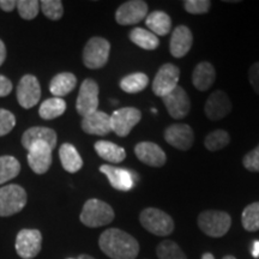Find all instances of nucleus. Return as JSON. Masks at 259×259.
I'll list each match as a JSON object with an SVG mask.
<instances>
[{
    "instance_id": "e433bc0d",
    "label": "nucleus",
    "mask_w": 259,
    "mask_h": 259,
    "mask_svg": "<svg viewBox=\"0 0 259 259\" xmlns=\"http://www.w3.org/2000/svg\"><path fill=\"white\" fill-rule=\"evenodd\" d=\"M16 125V118L10 111L0 108V137L10 134Z\"/></svg>"
},
{
    "instance_id": "ea45409f",
    "label": "nucleus",
    "mask_w": 259,
    "mask_h": 259,
    "mask_svg": "<svg viewBox=\"0 0 259 259\" xmlns=\"http://www.w3.org/2000/svg\"><path fill=\"white\" fill-rule=\"evenodd\" d=\"M12 92V83L5 76L0 74V97L8 96Z\"/></svg>"
},
{
    "instance_id": "c03bdc74",
    "label": "nucleus",
    "mask_w": 259,
    "mask_h": 259,
    "mask_svg": "<svg viewBox=\"0 0 259 259\" xmlns=\"http://www.w3.org/2000/svg\"><path fill=\"white\" fill-rule=\"evenodd\" d=\"M202 259H215V257H213V255L211 254V253H204L203 255H202Z\"/></svg>"
},
{
    "instance_id": "6e6552de",
    "label": "nucleus",
    "mask_w": 259,
    "mask_h": 259,
    "mask_svg": "<svg viewBox=\"0 0 259 259\" xmlns=\"http://www.w3.org/2000/svg\"><path fill=\"white\" fill-rule=\"evenodd\" d=\"M142 113L134 107L116 109L111 115L112 131L119 137H126L132 131V128L141 121Z\"/></svg>"
},
{
    "instance_id": "393cba45",
    "label": "nucleus",
    "mask_w": 259,
    "mask_h": 259,
    "mask_svg": "<svg viewBox=\"0 0 259 259\" xmlns=\"http://www.w3.org/2000/svg\"><path fill=\"white\" fill-rule=\"evenodd\" d=\"M94 147H95V151L100 157L111 162V163H120L126 157L125 149L112 143V142L99 141L96 142Z\"/></svg>"
},
{
    "instance_id": "2eb2a0df",
    "label": "nucleus",
    "mask_w": 259,
    "mask_h": 259,
    "mask_svg": "<svg viewBox=\"0 0 259 259\" xmlns=\"http://www.w3.org/2000/svg\"><path fill=\"white\" fill-rule=\"evenodd\" d=\"M232 111V102L228 95L222 90H216L206 100L204 112L210 120L218 121L225 118Z\"/></svg>"
},
{
    "instance_id": "c756f323",
    "label": "nucleus",
    "mask_w": 259,
    "mask_h": 259,
    "mask_svg": "<svg viewBox=\"0 0 259 259\" xmlns=\"http://www.w3.org/2000/svg\"><path fill=\"white\" fill-rule=\"evenodd\" d=\"M21 171V164L14 156L0 157V185L15 179Z\"/></svg>"
},
{
    "instance_id": "37998d69",
    "label": "nucleus",
    "mask_w": 259,
    "mask_h": 259,
    "mask_svg": "<svg viewBox=\"0 0 259 259\" xmlns=\"http://www.w3.org/2000/svg\"><path fill=\"white\" fill-rule=\"evenodd\" d=\"M252 254L254 258L259 257V241L253 242V247H252Z\"/></svg>"
},
{
    "instance_id": "473e14b6",
    "label": "nucleus",
    "mask_w": 259,
    "mask_h": 259,
    "mask_svg": "<svg viewBox=\"0 0 259 259\" xmlns=\"http://www.w3.org/2000/svg\"><path fill=\"white\" fill-rule=\"evenodd\" d=\"M156 253L158 259H187L179 245L170 240L160 242L156 248Z\"/></svg>"
},
{
    "instance_id": "a211bd4d",
    "label": "nucleus",
    "mask_w": 259,
    "mask_h": 259,
    "mask_svg": "<svg viewBox=\"0 0 259 259\" xmlns=\"http://www.w3.org/2000/svg\"><path fill=\"white\" fill-rule=\"evenodd\" d=\"M135 154L144 164L150 167H162L166 164V153L153 142H141L135 147Z\"/></svg>"
},
{
    "instance_id": "ddd939ff",
    "label": "nucleus",
    "mask_w": 259,
    "mask_h": 259,
    "mask_svg": "<svg viewBox=\"0 0 259 259\" xmlns=\"http://www.w3.org/2000/svg\"><path fill=\"white\" fill-rule=\"evenodd\" d=\"M164 107L173 119H183L190 113L191 101L184 88L178 85L169 94L162 97Z\"/></svg>"
},
{
    "instance_id": "f03ea898",
    "label": "nucleus",
    "mask_w": 259,
    "mask_h": 259,
    "mask_svg": "<svg viewBox=\"0 0 259 259\" xmlns=\"http://www.w3.org/2000/svg\"><path fill=\"white\" fill-rule=\"evenodd\" d=\"M80 222L90 228L109 225L114 220V210L109 204L93 198L87 200L80 212Z\"/></svg>"
},
{
    "instance_id": "4be33fe9",
    "label": "nucleus",
    "mask_w": 259,
    "mask_h": 259,
    "mask_svg": "<svg viewBox=\"0 0 259 259\" xmlns=\"http://www.w3.org/2000/svg\"><path fill=\"white\" fill-rule=\"evenodd\" d=\"M215 79V69L208 61H202L194 67L192 72V83L194 88L199 90V92H206V90L211 88Z\"/></svg>"
},
{
    "instance_id": "58836bf2",
    "label": "nucleus",
    "mask_w": 259,
    "mask_h": 259,
    "mask_svg": "<svg viewBox=\"0 0 259 259\" xmlns=\"http://www.w3.org/2000/svg\"><path fill=\"white\" fill-rule=\"evenodd\" d=\"M248 79L252 88L259 95V61L252 65L248 70Z\"/></svg>"
},
{
    "instance_id": "9d476101",
    "label": "nucleus",
    "mask_w": 259,
    "mask_h": 259,
    "mask_svg": "<svg viewBox=\"0 0 259 259\" xmlns=\"http://www.w3.org/2000/svg\"><path fill=\"white\" fill-rule=\"evenodd\" d=\"M42 245L41 232L37 229H22L16 238V251L23 259H32L40 253Z\"/></svg>"
},
{
    "instance_id": "f704fd0d",
    "label": "nucleus",
    "mask_w": 259,
    "mask_h": 259,
    "mask_svg": "<svg viewBox=\"0 0 259 259\" xmlns=\"http://www.w3.org/2000/svg\"><path fill=\"white\" fill-rule=\"evenodd\" d=\"M40 3L37 0H19L17 2L18 14L24 19H34L38 14Z\"/></svg>"
},
{
    "instance_id": "412c9836",
    "label": "nucleus",
    "mask_w": 259,
    "mask_h": 259,
    "mask_svg": "<svg viewBox=\"0 0 259 259\" xmlns=\"http://www.w3.org/2000/svg\"><path fill=\"white\" fill-rule=\"evenodd\" d=\"M57 134L54 130L37 126V127H31L24 132L22 136V144L28 150L32 144L37 143V142H45L52 149H54L57 147Z\"/></svg>"
},
{
    "instance_id": "c85d7f7f",
    "label": "nucleus",
    "mask_w": 259,
    "mask_h": 259,
    "mask_svg": "<svg viewBox=\"0 0 259 259\" xmlns=\"http://www.w3.org/2000/svg\"><path fill=\"white\" fill-rule=\"evenodd\" d=\"M149 84V77L145 73L135 72L127 74L120 80V88L125 93L136 94L141 93L147 88Z\"/></svg>"
},
{
    "instance_id": "9b49d317",
    "label": "nucleus",
    "mask_w": 259,
    "mask_h": 259,
    "mask_svg": "<svg viewBox=\"0 0 259 259\" xmlns=\"http://www.w3.org/2000/svg\"><path fill=\"white\" fill-rule=\"evenodd\" d=\"M148 4L142 0H130L119 6L115 12V21L120 25L138 24L148 16Z\"/></svg>"
},
{
    "instance_id": "7c9ffc66",
    "label": "nucleus",
    "mask_w": 259,
    "mask_h": 259,
    "mask_svg": "<svg viewBox=\"0 0 259 259\" xmlns=\"http://www.w3.org/2000/svg\"><path fill=\"white\" fill-rule=\"evenodd\" d=\"M241 223L247 232L259 231V202L246 206L241 215Z\"/></svg>"
},
{
    "instance_id": "2f4dec72",
    "label": "nucleus",
    "mask_w": 259,
    "mask_h": 259,
    "mask_svg": "<svg viewBox=\"0 0 259 259\" xmlns=\"http://www.w3.org/2000/svg\"><path fill=\"white\" fill-rule=\"evenodd\" d=\"M229 142H231V137L228 132L225 130H215L206 136L204 145L209 151H218L227 147Z\"/></svg>"
},
{
    "instance_id": "423d86ee",
    "label": "nucleus",
    "mask_w": 259,
    "mask_h": 259,
    "mask_svg": "<svg viewBox=\"0 0 259 259\" xmlns=\"http://www.w3.org/2000/svg\"><path fill=\"white\" fill-rule=\"evenodd\" d=\"M27 204V192L18 185L0 187V216L15 215L22 211Z\"/></svg>"
},
{
    "instance_id": "c9c22d12",
    "label": "nucleus",
    "mask_w": 259,
    "mask_h": 259,
    "mask_svg": "<svg viewBox=\"0 0 259 259\" xmlns=\"http://www.w3.org/2000/svg\"><path fill=\"white\" fill-rule=\"evenodd\" d=\"M211 2L209 0H186L184 8L191 15H203L209 12Z\"/></svg>"
},
{
    "instance_id": "aec40b11",
    "label": "nucleus",
    "mask_w": 259,
    "mask_h": 259,
    "mask_svg": "<svg viewBox=\"0 0 259 259\" xmlns=\"http://www.w3.org/2000/svg\"><path fill=\"white\" fill-rule=\"evenodd\" d=\"M82 128L85 134L94 136H107L112 132L111 116L105 112L96 111L93 114L84 116Z\"/></svg>"
},
{
    "instance_id": "79ce46f5",
    "label": "nucleus",
    "mask_w": 259,
    "mask_h": 259,
    "mask_svg": "<svg viewBox=\"0 0 259 259\" xmlns=\"http://www.w3.org/2000/svg\"><path fill=\"white\" fill-rule=\"evenodd\" d=\"M5 58H6V47L4 42L0 40V66H2L3 63L5 61Z\"/></svg>"
},
{
    "instance_id": "0eeeda50",
    "label": "nucleus",
    "mask_w": 259,
    "mask_h": 259,
    "mask_svg": "<svg viewBox=\"0 0 259 259\" xmlns=\"http://www.w3.org/2000/svg\"><path fill=\"white\" fill-rule=\"evenodd\" d=\"M99 84L92 78H87L79 88L76 109L79 115L88 116L99 108Z\"/></svg>"
},
{
    "instance_id": "a19ab883",
    "label": "nucleus",
    "mask_w": 259,
    "mask_h": 259,
    "mask_svg": "<svg viewBox=\"0 0 259 259\" xmlns=\"http://www.w3.org/2000/svg\"><path fill=\"white\" fill-rule=\"evenodd\" d=\"M16 6H17V2L15 0H0V9L6 12L12 11Z\"/></svg>"
},
{
    "instance_id": "4468645a",
    "label": "nucleus",
    "mask_w": 259,
    "mask_h": 259,
    "mask_svg": "<svg viewBox=\"0 0 259 259\" xmlns=\"http://www.w3.org/2000/svg\"><path fill=\"white\" fill-rule=\"evenodd\" d=\"M52 149L45 142H37L28 149V163L36 174H45L52 164Z\"/></svg>"
},
{
    "instance_id": "cd10ccee",
    "label": "nucleus",
    "mask_w": 259,
    "mask_h": 259,
    "mask_svg": "<svg viewBox=\"0 0 259 259\" xmlns=\"http://www.w3.org/2000/svg\"><path fill=\"white\" fill-rule=\"evenodd\" d=\"M66 111V102L59 97H52L41 103L38 114L45 120H52L63 115Z\"/></svg>"
},
{
    "instance_id": "20e7f679",
    "label": "nucleus",
    "mask_w": 259,
    "mask_h": 259,
    "mask_svg": "<svg viewBox=\"0 0 259 259\" xmlns=\"http://www.w3.org/2000/svg\"><path fill=\"white\" fill-rule=\"evenodd\" d=\"M139 221L151 234L157 236L169 235L174 231V221L168 213L156 208H147L141 212Z\"/></svg>"
},
{
    "instance_id": "f3484780",
    "label": "nucleus",
    "mask_w": 259,
    "mask_h": 259,
    "mask_svg": "<svg viewBox=\"0 0 259 259\" xmlns=\"http://www.w3.org/2000/svg\"><path fill=\"white\" fill-rule=\"evenodd\" d=\"M100 170L108 178V181L115 190L125 191V192L132 190L136 183V178H137L134 171L125 169V168L109 166V164H102Z\"/></svg>"
},
{
    "instance_id": "f257e3e1",
    "label": "nucleus",
    "mask_w": 259,
    "mask_h": 259,
    "mask_svg": "<svg viewBox=\"0 0 259 259\" xmlns=\"http://www.w3.org/2000/svg\"><path fill=\"white\" fill-rule=\"evenodd\" d=\"M99 246L112 259H136L139 244L132 235L118 228H109L99 239Z\"/></svg>"
},
{
    "instance_id": "dca6fc26",
    "label": "nucleus",
    "mask_w": 259,
    "mask_h": 259,
    "mask_svg": "<svg viewBox=\"0 0 259 259\" xmlns=\"http://www.w3.org/2000/svg\"><path fill=\"white\" fill-rule=\"evenodd\" d=\"M164 139L179 150H189L193 144V130L187 124H173L164 130Z\"/></svg>"
},
{
    "instance_id": "72a5a7b5",
    "label": "nucleus",
    "mask_w": 259,
    "mask_h": 259,
    "mask_svg": "<svg viewBox=\"0 0 259 259\" xmlns=\"http://www.w3.org/2000/svg\"><path fill=\"white\" fill-rule=\"evenodd\" d=\"M40 5L44 15L52 21H58L63 17L64 8L60 0H42Z\"/></svg>"
},
{
    "instance_id": "49530a36",
    "label": "nucleus",
    "mask_w": 259,
    "mask_h": 259,
    "mask_svg": "<svg viewBox=\"0 0 259 259\" xmlns=\"http://www.w3.org/2000/svg\"><path fill=\"white\" fill-rule=\"evenodd\" d=\"M223 259H236V258L233 257V255H226V257H223Z\"/></svg>"
},
{
    "instance_id": "39448f33",
    "label": "nucleus",
    "mask_w": 259,
    "mask_h": 259,
    "mask_svg": "<svg viewBox=\"0 0 259 259\" xmlns=\"http://www.w3.org/2000/svg\"><path fill=\"white\" fill-rule=\"evenodd\" d=\"M111 44L103 37H92L83 51V63L88 69H101L108 61Z\"/></svg>"
},
{
    "instance_id": "4c0bfd02",
    "label": "nucleus",
    "mask_w": 259,
    "mask_h": 259,
    "mask_svg": "<svg viewBox=\"0 0 259 259\" xmlns=\"http://www.w3.org/2000/svg\"><path fill=\"white\" fill-rule=\"evenodd\" d=\"M242 164L247 170L250 171H259V145H257L253 150H251L250 153L245 155V157L242 158Z\"/></svg>"
},
{
    "instance_id": "a878e982",
    "label": "nucleus",
    "mask_w": 259,
    "mask_h": 259,
    "mask_svg": "<svg viewBox=\"0 0 259 259\" xmlns=\"http://www.w3.org/2000/svg\"><path fill=\"white\" fill-rule=\"evenodd\" d=\"M145 24L156 36L157 35L166 36L167 34H169L171 29V19L166 12L154 11L147 16Z\"/></svg>"
},
{
    "instance_id": "bb28decb",
    "label": "nucleus",
    "mask_w": 259,
    "mask_h": 259,
    "mask_svg": "<svg viewBox=\"0 0 259 259\" xmlns=\"http://www.w3.org/2000/svg\"><path fill=\"white\" fill-rule=\"evenodd\" d=\"M130 40L145 51H154L160 46V40L150 30L143 28H135L130 32Z\"/></svg>"
},
{
    "instance_id": "5701e85b",
    "label": "nucleus",
    "mask_w": 259,
    "mask_h": 259,
    "mask_svg": "<svg viewBox=\"0 0 259 259\" xmlns=\"http://www.w3.org/2000/svg\"><path fill=\"white\" fill-rule=\"evenodd\" d=\"M59 157L63 168L69 173H77L83 167V160L77 149L70 143H64L59 149Z\"/></svg>"
},
{
    "instance_id": "a18cd8bd",
    "label": "nucleus",
    "mask_w": 259,
    "mask_h": 259,
    "mask_svg": "<svg viewBox=\"0 0 259 259\" xmlns=\"http://www.w3.org/2000/svg\"><path fill=\"white\" fill-rule=\"evenodd\" d=\"M78 259H95V258H93L92 255H88V254H80Z\"/></svg>"
},
{
    "instance_id": "b1692460",
    "label": "nucleus",
    "mask_w": 259,
    "mask_h": 259,
    "mask_svg": "<svg viewBox=\"0 0 259 259\" xmlns=\"http://www.w3.org/2000/svg\"><path fill=\"white\" fill-rule=\"evenodd\" d=\"M77 78L73 73L71 72H63L57 74L51 80L50 90L53 94L54 97H61L70 94L72 90L76 88Z\"/></svg>"
},
{
    "instance_id": "7ed1b4c3",
    "label": "nucleus",
    "mask_w": 259,
    "mask_h": 259,
    "mask_svg": "<svg viewBox=\"0 0 259 259\" xmlns=\"http://www.w3.org/2000/svg\"><path fill=\"white\" fill-rule=\"evenodd\" d=\"M232 226L229 213L218 210H206L199 213L198 227L204 234L211 238H221L228 233Z\"/></svg>"
},
{
    "instance_id": "1a4fd4ad",
    "label": "nucleus",
    "mask_w": 259,
    "mask_h": 259,
    "mask_svg": "<svg viewBox=\"0 0 259 259\" xmlns=\"http://www.w3.org/2000/svg\"><path fill=\"white\" fill-rule=\"evenodd\" d=\"M180 78L179 67L173 64H164L158 69L153 82V92L161 99L178 87Z\"/></svg>"
},
{
    "instance_id": "6ab92c4d",
    "label": "nucleus",
    "mask_w": 259,
    "mask_h": 259,
    "mask_svg": "<svg viewBox=\"0 0 259 259\" xmlns=\"http://www.w3.org/2000/svg\"><path fill=\"white\" fill-rule=\"evenodd\" d=\"M193 44L192 32L186 25H179L171 34L169 50L174 58H183L189 53Z\"/></svg>"
},
{
    "instance_id": "f8f14e48",
    "label": "nucleus",
    "mask_w": 259,
    "mask_h": 259,
    "mask_svg": "<svg viewBox=\"0 0 259 259\" xmlns=\"http://www.w3.org/2000/svg\"><path fill=\"white\" fill-rule=\"evenodd\" d=\"M41 97V87L37 78L32 74H25L17 87V100L23 108L29 109L37 105Z\"/></svg>"
}]
</instances>
